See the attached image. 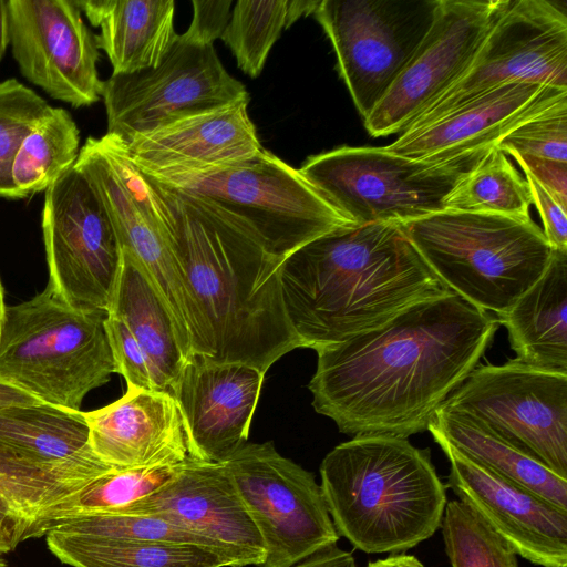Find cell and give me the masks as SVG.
I'll return each instance as SVG.
<instances>
[{"label":"cell","instance_id":"obj_20","mask_svg":"<svg viewBox=\"0 0 567 567\" xmlns=\"http://www.w3.org/2000/svg\"><path fill=\"white\" fill-rule=\"evenodd\" d=\"M117 514L157 517L229 554L238 567L260 566L264 540L224 463L187 457L166 484Z\"/></svg>","mask_w":567,"mask_h":567},{"label":"cell","instance_id":"obj_49","mask_svg":"<svg viewBox=\"0 0 567 567\" xmlns=\"http://www.w3.org/2000/svg\"><path fill=\"white\" fill-rule=\"evenodd\" d=\"M0 567H10L9 564L0 557Z\"/></svg>","mask_w":567,"mask_h":567},{"label":"cell","instance_id":"obj_10","mask_svg":"<svg viewBox=\"0 0 567 567\" xmlns=\"http://www.w3.org/2000/svg\"><path fill=\"white\" fill-rule=\"evenodd\" d=\"M440 0H321L313 13L365 120L431 29Z\"/></svg>","mask_w":567,"mask_h":567},{"label":"cell","instance_id":"obj_36","mask_svg":"<svg viewBox=\"0 0 567 567\" xmlns=\"http://www.w3.org/2000/svg\"><path fill=\"white\" fill-rule=\"evenodd\" d=\"M50 105L16 79L0 82V197L17 199L11 169L25 136Z\"/></svg>","mask_w":567,"mask_h":567},{"label":"cell","instance_id":"obj_48","mask_svg":"<svg viewBox=\"0 0 567 567\" xmlns=\"http://www.w3.org/2000/svg\"><path fill=\"white\" fill-rule=\"evenodd\" d=\"M6 311H7V305L4 303V292H3V287H2L1 280H0V337H1L2 328H3V323H4V319H6Z\"/></svg>","mask_w":567,"mask_h":567},{"label":"cell","instance_id":"obj_32","mask_svg":"<svg viewBox=\"0 0 567 567\" xmlns=\"http://www.w3.org/2000/svg\"><path fill=\"white\" fill-rule=\"evenodd\" d=\"M532 195L505 153L493 146L449 194L445 209L530 217Z\"/></svg>","mask_w":567,"mask_h":567},{"label":"cell","instance_id":"obj_39","mask_svg":"<svg viewBox=\"0 0 567 567\" xmlns=\"http://www.w3.org/2000/svg\"><path fill=\"white\" fill-rule=\"evenodd\" d=\"M231 0H193V19L188 29L179 38L196 45H213L220 39L229 21Z\"/></svg>","mask_w":567,"mask_h":567},{"label":"cell","instance_id":"obj_23","mask_svg":"<svg viewBox=\"0 0 567 567\" xmlns=\"http://www.w3.org/2000/svg\"><path fill=\"white\" fill-rule=\"evenodd\" d=\"M83 415L92 452L113 468L175 465L188 457L182 416L168 392L127 386L118 400Z\"/></svg>","mask_w":567,"mask_h":567},{"label":"cell","instance_id":"obj_1","mask_svg":"<svg viewBox=\"0 0 567 567\" xmlns=\"http://www.w3.org/2000/svg\"><path fill=\"white\" fill-rule=\"evenodd\" d=\"M498 326L453 291L419 301L316 350L312 406L353 437L421 433L478 364Z\"/></svg>","mask_w":567,"mask_h":567},{"label":"cell","instance_id":"obj_26","mask_svg":"<svg viewBox=\"0 0 567 567\" xmlns=\"http://www.w3.org/2000/svg\"><path fill=\"white\" fill-rule=\"evenodd\" d=\"M567 250H555L540 278L497 321L517 360L567 374Z\"/></svg>","mask_w":567,"mask_h":567},{"label":"cell","instance_id":"obj_33","mask_svg":"<svg viewBox=\"0 0 567 567\" xmlns=\"http://www.w3.org/2000/svg\"><path fill=\"white\" fill-rule=\"evenodd\" d=\"M288 28V0H238L220 39L238 68L257 78L281 31Z\"/></svg>","mask_w":567,"mask_h":567},{"label":"cell","instance_id":"obj_34","mask_svg":"<svg viewBox=\"0 0 567 567\" xmlns=\"http://www.w3.org/2000/svg\"><path fill=\"white\" fill-rule=\"evenodd\" d=\"M440 528L452 567H518L517 554L458 499L446 503Z\"/></svg>","mask_w":567,"mask_h":567},{"label":"cell","instance_id":"obj_12","mask_svg":"<svg viewBox=\"0 0 567 567\" xmlns=\"http://www.w3.org/2000/svg\"><path fill=\"white\" fill-rule=\"evenodd\" d=\"M75 167L89 178L115 229L122 251L147 272L168 308L181 340L199 332V320L164 235L151 192L125 142L105 133L89 137Z\"/></svg>","mask_w":567,"mask_h":567},{"label":"cell","instance_id":"obj_42","mask_svg":"<svg viewBox=\"0 0 567 567\" xmlns=\"http://www.w3.org/2000/svg\"><path fill=\"white\" fill-rule=\"evenodd\" d=\"M290 567H357L350 551L337 545L327 547Z\"/></svg>","mask_w":567,"mask_h":567},{"label":"cell","instance_id":"obj_2","mask_svg":"<svg viewBox=\"0 0 567 567\" xmlns=\"http://www.w3.org/2000/svg\"><path fill=\"white\" fill-rule=\"evenodd\" d=\"M142 175L197 312L203 357L266 373L281 357L303 348L284 307L282 259L251 226L208 198Z\"/></svg>","mask_w":567,"mask_h":567},{"label":"cell","instance_id":"obj_7","mask_svg":"<svg viewBox=\"0 0 567 567\" xmlns=\"http://www.w3.org/2000/svg\"><path fill=\"white\" fill-rule=\"evenodd\" d=\"M143 174L238 215L282 260L319 237L354 225L299 169L267 150L247 161L210 169Z\"/></svg>","mask_w":567,"mask_h":567},{"label":"cell","instance_id":"obj_45","mask_svg":"<svg viewBox=\"0 0 567 567\" xmlns=\"http://www.w3.org/2000/svg\"><path fill=\"white\" fill-rule=\"evenodd\" d=\"M365 567H424V565L415 556L401 553L369 561Z\"/></svg>","mask_w":567,"mask_h":567},{"label":"cell","instance_id":"obj_46","mask_svg":"<svg viewBox=\"0 0 567 567\" xmlns=\"http://www.w3.org/2000/svg\"><path fill=\"white\" fill-rule=\"evenodd\" d=\"M10 45L8 0H0V64Z\"/></svg>","mask_w":567,"mask_h":567},{"label":"cell","instance_id":"obj_29","mask_svg":"<svg viewBox=\"0 0 567 567\" xmlns=\"http://www.w3.org/2000/svg\"><path fill=\"white\" fill-rule=\"evenodd\" d=\"M427 430L478 465L567 511V478L470 420L439 408Z\"/></svg>","mask_w":567,"mask_h":567},{"label":"cell","instance_id":"obj_6","mask_svg":"<svg viewBox=\"0 0 567 567\" xmlns=\"http://www.w3.org/2000/svg\"><path fill=\"white\" fill-rule=\"evenodd\" d=\"M107 311L68 306L49 286L7 306L0 378L42 403L81 411L85 395L116 373L105 329Z\"/></svg>","mask_w":567,"mask_h":567},{"label":"cell","instance_id":"obj_15","mask_svg":"<svg viewBox=\"0 0 567 567\" xmlns=\"http://www.w3.org/2000/svg\"><path fill=\"white\" fill-rule=\"evenodd\" d=\"M112 470L92 452L82 411L44 403L0 410V489L8 497L59 503Z\"/></svg>","mask_w":567,"mask_h":567},{"label":"cell","instance_id":"obj_8","mask_svg":"<svg viewBox=\"0 0 567 567\" xmlns=\"http://www.w3.org/2000/svg\"><path fill=\"white\" fill-rule=\"evenodd\" d=\"M487 152L442 162L385 146H341L309 156L299 172L354 224L403 225L445 209L449 194Z\"/></svg>","mask_w":567,"mask_h":567},{"label":"cell","instance_id":"obj_3","mask_svg":"<svg viewBox=\"0 0 567 567\" xmlns=\"http://www.w3.org/2000/svg\"><path fill=\"white\" fill-rule=\"evenodd\" d=\"M280 286L288 321L303 348L318 350L378 328L447 289L402 225L354 224L286 257Z\"/></svg>","mask_w":567,"mask_h":567},{"label":"cell","instance_id":"obj_43","mask_svg":"<svg viewBox=\"0 0 567 567\" xmlns=\"http://www.w3.org/2000/svg\"><path fill=\"white\" fill-rule=\"evenodd\" d=\"M0 530L11 535L19 543L27 540L28 526L10 502L0 493Z\"/></svg>","mask_w":567,"mask_h":567},{"label":"cell","instance_id":"obj_16","mask_svg":"<svg viewBox=\"0 0 567 567\" xmlns=\"http://www.w3.org/2000/svg\"><path fill=\"white\" fill-rule=\"evenodd\" d=\"M516 81L567 87V17L551 1L511 0L466 72L410 126Z\"/></svg>","mask_w":567,"mask_h":567},{"label":"cell","instance_id":"obj_40","mask_svg":"<svg viewBox=\"0 0 567 567\" xmlns=\"http://www.w3.org/2000/svg\"><path fill=\"white\" fill-rule=\"evenodd\" d=\"M525 175L532 202L536 206L543 221V233L546 239L553 249L567 250V208L530 175Z\"/></svg>","mask_w":567,"mask_h":567},{"label":"cell","instance_id":"obj_24","mask_svg":"<svg viewBox=\"0 0 567 567\" xmlns=\"http://www.w3.org/2000/svg\"><path fill=\"white\" fill-rule=\"evenodd\" d=\"M249 100L172 121L125 143L143 173L204 171L237 164L265 148L248 115Z\"/></svg>","mask_w":567,"mask_h":567},{"label":"cell","instance_id":"obj_22","mask_svg":"<svg viewBox=\"0 0 567 567\" xmlns=\"http://www.w3.org/2000/svg\"><path fill=\"white\" fill-rule=\"evenodd\" d=\"M567 97V87L536 82L504 83L416 126L389 151L414 159L452 161L488 151L514 127Z\"/></svg>","mask_w":567,"mask_h":567},{"label":"cell","instance_id":"obj_35","mask_svg":"<svg viewBox=\"0 0 567 567\" xmlns=\"http://www.w3.org/2000/svg\"><path fill=\"white\" fill-rule=\"evenodd\" d=\"M51 529L85 538L194 544L227 554L208 539L190 530L164 519L145 515L101 514L78 516L55 523L49 530Z\"/></svg>","mask_w":567,"mask_h":567},{"label":"cell","instance_id":"obj_5","mask_svg":"<svg viewBox=\"0 0 567 567\" xmlns=\"http://www.w3.org/2000/svg\"><path fill=\"white\" fill-rule=\"evenodd\" d=\"M402 228L447 289L497 316L540 278L554 252L530 217L443 209Z\"/></svg>","mask_w":567,"mask_h":567},{"label":"cell","instance_id":"obj_25","mask_svg":"<svg viewBox=\"0 0 567 567\" xmlns=\"http://www.w3.org/2000/svg\"><path fill=\"white\" fill-rule=\"evenodd\" d=\"M94 27L95 35L113 68L112 74H131L156 68L165 59L178 33L174 0L75 1Z\"/></svg>","mask_w":567,"mask_h":567},{"label":"cell","instance_id":"obj_47","mask_svg":"<svg viewBox=\"0 0 567 567\" xmlns=\"http://www.w3.org/2000/svg\"><path fill=\"white\" fill-rule=\"evenodd\" d=\"M19 544L14 537L0 530V555L13 550Z\"/></svg>","mask_w":567,"mask_h":567},{"label":"cell","instance_id":"obj_27","mask_svg":"<svg viewBox=\"0 0 567 567\" xmlns=\"http://www.w3.org/2000/svg\"><path fill=\"white\" fill-rule=\"evenodd\" d=\"M143 350L158 391L168 392L187 358L172 315L145 269L122 251V266L112 303Z\"/></svg>","mask_w":567,"mask_h":567},{"label":"cell","instance_id":"obj_14","mask_svg":"<svg viewBox=\"0 0 567 567\" xmlns=\"http://www.w3.org/2000/svg\"><path fill=\"white\" fill-rule=\"evenodd\" d=\"M102 99L106 133L125 143L177 118L250 100L214 45L192 44L179 34L158 66L112 74L104 81Z\"/></svg>","mask_w":567,"mask_h":567},{"label":"cell","instance_id":"obj_4","mask_svg":"<svg viewBox=\"0 0 567 567\" xmlns=\"http://www.w3.org/2000/svg\"><path fill=\"white\" fill-rule=\"evenodd\" d=\"M320 487L339 536L367 554H401L441 527L446 488L430 450L389 435L354 436L320 465Z\"/></svg>","mask_w":567,"mask_h":567},{"label":"cell","instance_id":"obj_19","mask_svg":"<svg viewBox=\"0 0 567 567\" xmlns=\"http://www.w3.org/2000/svg\"><path fill=\"white\" fill-rule=\"evenodd\" d=\"M450 463L458 501L474 511L517 555L540 567H567V511L473 462L430 431Z\"/></svg>","mask_w":567,"mask_h":567},{"label":"cell","instance_id":"obj_30","mask_svg":"<svg viewBox=\"0 0 567 567\" xmlns=\"http://www.w3.org/2000/svg\"><path fill=\"white\" fill-rule=\"evenodd\" d=\"M80 150V131L71 114L50 106L14 157L11 177L18 198L45 192L74 166Z\"/></svg>","mask_w":567,"mask_h":567},{"label":"cell","instance_id":"obj_31","mask_svg":"<svg viewBox=\"0 0 567 567\" xmlns=\"http://www.w3.org/2000/svg\"><path fill=\"white\" fill-rule=\"evenodd\" d=\"M179 464L112 470L54 505L40 525L39 537L64 519L101 514H117L136 501L157 491L177 472Z\"/></svg>","mask_w":567,"mask_h":567},{"label":"cell","instance_id":"obj_13","mask_svg":"<svg viewBox=\"0 0 567 567\" xmlns=\"http://www.w3.org/2000/svg\"><path fill=\"white\" fill-rule=\"evenodd\" d=\"M41 226L48 286L74 309L107 311L122 248L100 196L75 165L44 192Z\"/></svg>","mask_w":567,"mask_h":567},{"label":"cell","instance_id":"obj_41","mask_svg":"<svg viewBox=\"0 0 567 567\" xmlns=\"http://www.w3.org/2000/svg\"><path fill=\"white\" fill-rule=\"evenodd\" d=\"M511 156L525 174L530 175L567 208V163L518 154Z\"/></svg>","mask_w":567,"mask_h":567},{"label":"cell","instance_id":"obj_44","mask_svg":"<svg viewBox=\"0 0 567 567\" xmlns=\"http://www.w3.org/2000/svg\"><path fill=\"white\" fill-rule=\"evenodd\" d=\"M35 404H42V402L19 386L0 378V410Z\"/></svg>","mask_w":567,"mask_h":567},{"label":"cell","instance_id":"obj_9","mask_svg":"<svg viewBox=\"0 0 567 567\" xmlns=\"http://www.w3.org/2000/svg\"><path fill=\"white\" fill-rule=\"evenodd\" d=\"M440 409L470 420L567 478V374L517 359L480 364Z\"/></svg>","mask_w":567,"mask_h":567},{"label":"cell","instance_id":"obj_21","mask_svg":"<svg viewBox=\"0 0 567 567\" xmlns=\"http://www.w3.org/2000/svg\"><path fill=\"white\" fill-rule=\"evenodd\" d=\"M265 373L243 362L194 354L171 395L183 422L188 456L221 463L247 443Z\"/></svg>","mask_w":567,"mask_h":567},{"label":"cell","instance_id":"obj_37","mask_svg":"<svg viewBox=\"0 0 567 567\" xmlns=\"http://www.w3.org/2000/svg\"><path fill=\"white\" fill-rule=\"evenodd\" d=\"M496 147L509 155L567 163V97L514 127Z\"/></svg>","mask_w":567,"mask_h":567},{"label":"cell","instance_id":"obj_17","mask_svg":"<svg viewBox=\"0 0 567 567\" xmlns=\"http://www.w3.org/2000/svg\"><path fill=\"white\" fill-rule=\"evenodd\" d=\"M511 0H440L431 29L363 120L373 137L403 132L468 69Z\"/></svg>","mask_w":567,"mask_h":567},{"label":"cell","instance_id":"obj_38","mask_svg":"<svg viewBox=\"0 0 567 567\" xmlns=\"http://www.w3.org/2000/svg\"><path fill=\"white\" fill-rule=\"evenodd\" d=\"M105 329L116 373L125 379L127 386L158 391L148 361L124 322L114 313L107 312Z\"/></svg>","mask_w":567,"mask_h":567},{"label":"cell","instance_id":"obj_18","mask_svg":"<svg viewBox=\"0 0 567 567\" xmlns=\"http://www.w3.org/2000/svg\"><path fill=\"white\" fill-rule=\"evenodd\" d=\"M12 55L21 74L73 107L102 99L100 49L75 1L8 0Z\"/></svg>","mask_w":567,"mask_h":567},{"label":"cell","instance_id":"obj_11","mask_svg":"<svg viewBox=\"0 0 567 567\" xmlns=\"http://www.w3.org/2000/svg\"><path fill=\"white\" fill-rule=\"evenodd\" d=\"M221 463L264 540L260 567H290L337 545L320 485L272 442L246 443Z\"/></svg>","mask_w":567,"mask_h":567},{"label":"cell","instance_id":"obj_28","mask_svg":"<svg viewBox=\"0 0 567 567\" xmlns=\"http://www.w3.org/2000/svg\"><path fill=\"white\" fill-rule=\"evenodd\" d=\"M45 537L50 551L71 567H237L229 555L194 544L85 538L53 529Z\"/></svg>","mask_w":567,"mask_h":567}]
</instances>
